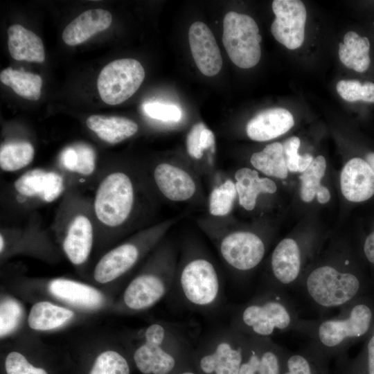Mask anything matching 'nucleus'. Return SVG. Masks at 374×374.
Returning a JSON list of instances; mask_svg holds the SVG:
<instances>
[{"instance_id":"nucleus-34","label":"nucleus","mask_w":374,"mask_h":374,"mask_svg":"<svg viewBox=\"0 0 374 374\" xmlns=\"http://www.w3.org/2000/svg\"><path fill=\"white\" fill-rule=\"evenodd\" d=\"M238 197L235 181L227 179L215 186L208 199L209 215L213 217H225L229 215Z\"/></svg>"},{"instance_id":"nucleus-3","label":"nucleus","mask_w":374,"mask_h":374,"mask_svg":"<svg viewBox=\"0 0 374 374\" xmlns=\"http://www.w3.org/2000/svg\"><path fill=\"white\" fill-rule=\"evenodd\" d=\"M50 232L64 255L75 267L84 266L96 243L91 197L72 188L60 199Z\"/></svg>"},{"instance_id":"nucleus-39","label":"nucleus","mask_w":374,"mask_h":374,"mask_svg":"<svg viewBox=\"0 0 374 374\" xmlns=\"http://www.w3.org/2000/svg\"><path fill=\"white\" fill-rule=\"evenodd\" d=\"M7 374H48L42 368L31 364L26 357L17 351L9 353L5 359Z\"/></svg>"},{"instance_id":"nucleus-23","label":"nucleus","mask_w":374,"mask_h":374,"mask_svg":"<svg viewBox=\"0 0 374 374\" xmlns=\"http://www.w3.org/2000/svg\"><path fill=\"white\" fill-rule=\"evenodd\" d=\"M112 21V15L107 10L100 8L88 10L66 26L62 39L69 46L82 44L93 35L108 28Z\"/></svg>"},{"instance_id":"nucleus-25","label":"nucleus","mask_w":374,"mask_h":374,"mask_svg":"<svg viewBox=\"0 0 374 374\" xmlns=\"http://www.w3.org/2000/svg\"><path fill=\"white\" fill-rule=\"evenodd\" d=\"M86 125L100 140L111 145L132 137L139 130L132 120L116 116L91 115L87 118Z\"/></svg>"},{"instance_id":"nucleus-10","label":"nucleus","mask_w":374,"mask_h":374,"mask_svg":"<svg viewBox=\"0 0 374 374\" xmlns=\"http://www.w3.org/2000/svg\"><path fill=\"white\" fill-rule=\"evenodd\" d=\"M57 247L52 235L44 229L37 211L18 221L1 224V259L17 253H27L46 260H54L58 256Z\"/></svg>"},{"instance_id":"nucleus-27","label":"nucleus","mask_w":374,"mask_h":374,"mask_svg":"<svg viewBox=\"0 0 374 374\" xmlns=\"http://www.w3.org/2000/svg\"><path fill=\"white\" fill-rule=\"evenodd\" d=\"M8 46L11 57L16 60L43 62L44 47L39 36L19 24L8 29Z\"/></svg>"},{"instance_id":"nucleus-4","label":"nucleus","mask_w":374,"mask_h":374,"mask_svg":"<svg viewBox=\"0 0 374 374\" xmlns=\"http://www.w3.org/2000/svg\"><path fill=\"white\" fill-rule=\"evenodd\" d=\"M134 344L133 360L143 374H172L179 361L193 356L192 337L180 326L154 321L140 330Z\"/></svg>"},{"instance_id":"nucleus-26","label":"nucleus","mask_w":374,"mask_h":374,"mask_svg":"<svg viewBox=\"0 0 374 374\" xmlns=\"http://www.w3.org/2000/svg\"><path fill=\"white\" fill-rule=\"evenodd\" d=\"M234 178L238 202L247 211L255 208L260 194H273L277 190L273 180L268 177H260L256 170L240 168L236 170Z\"/></svg>"},{"instance_id":"nucleus-47","label":"nucleus","mask_w":374,"mask_h":374,"mask_svg":"<svg viewBox=\"0 0 374 374\" xmlns=\"http://www.w3.org/2000/svg\"><path fill=\"white\" fill-rule=\"evenodd\" d=\"M348 50L343 42L339 44V56L341 62L344 63L347 57Z\"/></svg>"},{"instance_id":"nucleus-29","label":"nucleus","mask_w":374,"mask_h":374,"mask_svg":"<svg viewBox=\"0 0 374 374\" xmlns=\"http://www.w3.org/2000/svg\"><path fill=\"white\" fill-rule=\"evenodd\" d=\"M74 312L46 301L35 303L28 317V326L35 330L48 331L60 328L74 317Z\"/></svg>"},{"instance_id":"nucleus-30","label":"nucleus","mask_w":374,"mask_h":374,"mask_svg":"<svg viewBox=\"0 0 374 374\" xmlns=\"http://www.w3.org/2000/svg\"><path fill=\"white\" fill-rule=\"evenodd\" d=\"M35 150L33 145L26 140H7L0 148L1 172L12 173L24 170L33 161Z\"/></svg>"},{"instance_id":"nucleus-33","label":"nucleus","mask_w":374,"mask_h":374,"mask_svg":"<svg viewBox=\"0 0 374 374\" xmlns=\"http://www.w3.org/2000/svg\"><path fill=\"white\" fill-rule=\"evenodd\" d=\"M250 162L256 170L269 177L285 179L287 176L283 145L278 142L270 143L261 151L254 152Z\"/></svg>"},{"instance_id":"nucleus-21","label":"nucleus","mask_w":374,"mask_h":374,"mask_svg":"<svg viewBox=\"0 0 374 374\" xmlns=\"http://www.w3.org/2000/svg\"><path fill=\"white\" fill-rule=\"evenodd\" d=\"M294 124V117L288 110L270 108L253 117L247 124L246 132L253 141H267L284 134Z\"/></svg>"},{"instance_id":"nucleus-15","label":"nucleus","mask_w":374,"mask_h":374,"mask_svg":"<svg viewBox=\"0 0 374 374\" xmlns=\"http://www.w3.org/2000/svg\"><path fill=\"white\" fill-rule=\"evenodd\" d=\"M306 285L310 296L324 307H336L347 303L359 288V281L354 274L339 272L330 266L313 270Z\"/></svg>"},{"instance_id":"nucleus-48","label":"nucleus","mask_w":374,"mask_h":374,"mask_svg":"<svg viewBox=\"0 0 374 374\" xmlns=\"http://www.w3.org/2000/svg\"><path fill=\"white\" fill-rule=\"evenodd\" d=\"M172 374H198L194 371H192L190 370H185L184 371H180V372H178V373H172Z\"/></svg>"},{"instance_id":"nucleus-40","label":"nucleus","mask_w":374,"mask_h":374,"mask_svg":"<svg viewBox=\"0 0 374 374\" xmlns=\"http://www.w3.org/2000/svg\"><path fill=\"white\" fill-rule=\"evenodd\" d=\"M337 91L345 100L355 102L362 100V84L357 80H342L337 84Z\"/></svg>"},{"instance_id":"nucleus-18","label":"nucleus","mask_w":374,"mask_h":374,"mask_svg":"<svg viewBox=\"0 0 374 374\" xmlns=\"http://www.w3.org/2000/svg\"><path fill=\"white\" fill-rule=\"evenodd\" d=\"M371 319V309L364 304L357 305L348 319L322 323L319 329V339L326 346H336L347 338L364 335L369 329Z\"/></svg>"},{"instance_id":"nucleus-28","label":"nucleus","mask_w":374,"mask_h":374,"mask_svg":"<svg viewBox=\"0 0 374 374\" xmlns=\"http://www.w3.org/2000/svg\"><path fill=\"white\" fill-rule=\"evenodd\" d=\"M301 267L299 247L291 238L282 240L275 247L271 258V267L274 277L283 284L293 282Z\"/></svg>"},{"instance_id":"nucleus-46","label":"nucleus","mask_w":374,"mask_h":374,"mask_svg":"<svg viewBox=\"0 0 374 374\" xmlns=\"http://www.w3.org/2000/svg\"><path fill=\"white\" fill-rule=\"evenodd\" d=\"M368 373L374 374V335L368 344Z\"/></svg>"},{"instance_id":"nucleus-31","label":"nucleus","mask_w":374,"mask_h":374,"mask_svg":"<svg viewBox=\"0 0 374 374\" xmlns=\"http://www.w3.org/2000/svg\"><path fill=\"white\" fill-rule=\"evenodd\" d=\"M326 169V159L319 155L313 159L310 166L299 176L301 181V197L303 201L310 202L315 195L321 204L327 203L330 200V193L328 189L321 184Z\"/></svg>"},{"instance_id":"nucleus-9","label":"nucleus","mask_w":374,"mask_h":374,"mask_svg":"<svg viewBox=\"0 0 374 374\" xmlns=\"http://www.w3.org/2000/svg\"><path fill=\"white\" fill-rule=\"evenodd\" d=\"M247 337L231 326L213 329L198 340L193 357L202 374H238Z\"/></svg>"},{"instance_id":"nucleus-14","label":"nucleus","mask_w":374,"mask_h":374,"mask_svg":"<svg viewBox=\"0 0 374 374\" xmlns=\"http://www.w3.org/2000/svg\"><path fill=\"white\" fill-rule=\"evenodd\" d=\"M145 170L150 183L159 199L173 203H186L199 194V185L193 169L162 161Z\"/></svg>"},{"instance_id":"nucleus-44","label":"nucleus","mask_w":374,"mask_h":374,"mask_svg":"<svg viewBox=\"0 0 374 374\" xmlns=\"http://www.w3.org/2000/svg\"><path fill=\"white\" fill-rule=\"evenodd\" d=\"M364 252L366 259L374 265V230L366 238L364 243Z\"/></svg>"},{"instance_id":"nucleus-32","label":"nucleus","mask_w":374,"mask_h":374,"mask_svg":"<svg viewBox=\"0 0 374 374\" xmlns=\"http://www.w3.org/2000/svg\"><path fill=\"white\" fill-rule=\"evenodd\" d=\"M0 80L22 98L30 100L40 98L42 80L37 74L8 67L1 71Z\"/></svg>"},{"instance_id":"nucleus-16","label":"nucleus","mask_w":374,"mask_h":374,"mask_svg":"<svg viewBox=\"0 0 374 374\" xmlns=\"http://www.w3.org/2000/svg\"><path fill=\"white\" fill-rule=\"evenodd\" d=\"M276 16L271 25L274 38L288 49L299 48L305 39L306 9L300 0H274L271 4Z\"/></svg>"},{"instance_id":"nucleus-6","label":"nucleus","mask_w":374,"mask_h":374,"mask_svg":"<svg viewBox=\"0 0 374 374\" xmlns=\"http://www.w3.org/2000/svg\"><path fill=\"white\" fill-rule=\"evenodd\" d=\"M76 188L55 167L24 170L3 187L1 208L8 222L21 220L41 207L56 202L67 190Z\"/></svg>"},{"instance_id":"nucleus-42","label":"nucleus","mask_w":374,"mask_h":374,"mask_svg":"<svg viewBox=\"0 0 374 374\" xmlns=\"http://www.w3.org/2000/svg\"><path fill=\"white\" fill-rule=\"evenodd\" d=\"M288 372L285 374H312L308 361L302 356L295 355L287 362Z\"/></svg>"},{"instance_id":"nucleus-45","label":"nucleus","mask_w":374,"mask_h":374,"mask_svg":"<svg viewBox=\"0 0 374 374\" xmlns=\"http://www.w3.org/2000/svg\"><path fill=\"white\" fill-rule=\"evenodd\" d=\"M362 100L367 103H374V83L366 82L362 84Z\"/></svg>"},{"instance_id":"nucleus-1","label":"nucleus","mask_w":374,"mask_h":374,"mask_svg":"<svg viewBox=\"0 0 374 374\" xmlns=\"http://www.w3.org/2000/svg\"><path fill=\"white\" fill-rule=\"evenodd\" d=\"M145 169L114 166L101 171L91 197L99 249L144 229L158 206Z\"/></svg>"},{"instance_id":"nucleus-5","label":"nucleus","mask_w":374,"mask_h":374,"mask_svg":"<svg viewBox=\"0 0 374 374\" xmlns=\"http://www.w3.org/2000/svg\"><path fill=\"white\" fill-rule=\"evenodd\" d=\"M178 258L177 244L166 236L148 255L140 271L126 286L121 301V310L127 312L143 311L170 294Z\"/></svg>"},{"instance_id":"nucleus-22","label":"nucleus","mask_w":374,"mask_h":374,"mask_svg":"<svg viewBox=\"0 0 374 374\" xmlns=\"http://www.w3.org/2000/svg\"><path fill=\"white\" fill-rule=\"evenodd\" d=\"M48 290L58 299L83 308H97L104 302V296L99 290L71 279L54 278L48 282Z\"/></svg>"},{"instance_id":"nucleus-20","label":"nucleus","mask_w":374,"mask_h":374,"mask_svg":"<svg viewBox=\"0 0 374 374\" xmlns=\"http://www.w3.org/2000/svg\"><path fill=\"white\" fill-rule=\"evenodd\" d=\"M340 184L343 195L351 202H366L374 195V172L362 158L353 157L345 164Z\"/></svg>"},{"instance_id":"nucleus-43","label":"nucleus","mask_w":374,"mask_h":374,"mask_svg":"<svg viewBox=\"0 0 374 374\" xmlns=\"http://www.w3.org/2000/svg\"><path fill=\"white\" fill-rule=\"evenodd\" d=\"M199 148L203 152L211 149L212 152L215 150V136L213 132L208 129L206 126L202 130L199 136Z\"/></svg>"},{"instance_id":"nucleus-19","label":"nucleus","mask_w":374,"mask_h":374,"mask_svg":"<svg viewBox=\"0 0 374 374\" xmlns=\"http://www.w3.org/2000/svg\"><path fill=\"white\" fill-rule=\"evenodd\" d=\"M188 41L192 55L199 71L206 76L217 74L222 66L219 47L211 30L203 22L191 24Z\"/></svg>"},{"instance_id":"nucleus-38","label":"nucleus","mask_w":374,"mask_h":374,"mask_svg":"<svg viewBox=\"0 0 374 374\" xmlns=\"http://www.w3.org/2000/svg\"><path fill=\"white\" fill-rule=\"evenodd\" d=\"M143 109L149 117L164 122H177L182 116L181 110L175 105L148 102L143 105Z\"/></svg>"},{"instance_id":"nucleus-17","label":"nucleus","mask_w":374,"mask_h":374,"mask_svg":"<svg viewBox=\"0 0 374 374\" xmlns=\"http://www.w3.org/2000/svg\"><path fill=\"white\" fill-rule=\"evenodd\" d=\"M66 176L76 188L91 181H96L98 168L95 150L84 143H75L60 153L55 167Z\"/></svg>"},{"instance_id":"nucleus-41","label":"nucleus","mask_w":374,"mask_h":374,"mask_svg":"<svg viewBox=\"0 0 374 374\" xmlns=\"http://www.w3.org/2000/svg\"><path fill=\"white\" fill-rule=\"evenodd\" d=\"M206 125L202 123L195 124L186 137V149L188 154L196 160H199L203 157V152L199 148V136L202 130Z\"/></svg>"},{"instance_id":"nucleus-36","label":"nucleus","mask_w":374,"mask_h":374,"mask_svg":"<svg viewBox=\"0 0 374 374\" xmlns=\"http://www.w3.org/2000/svg\"><path fill=\"white\" fill-rule=\"evenodd\" d=\"M23 315V308L18 301L3 298L0 305V337L1 339L12 333L19 326Z\"/></svg>"},{"instance_id":"nucleus-2","label":"nucleus","mask_w":374,"mask_h":374,"mask_svg":"<svg viewBox=\"0 0 374 374\" xmlns=\"http://www.w3.org/2000/svg\"><path fill=\"white\" fill-rule=\"evenodd\" d=\"M177 301L186 309L208 314L224 299L222 276L214 260L196 241L183 242L173 286Z\"/></svg>"},{"instance_id":"nucleus-12","label":"nucleus","mask_w":374,"mask_h":374,"mask_svg":"<svg viewBox=\"0 0 374 374\" xmlns=\"http://www.w3.org/2000/svg\"><path fill=\"white\" fill-rule=\"evenodd\" d=\"M291 319L280 302L264 298L252 302L236 312L230 326L245 336L267 338L276 330L287 328Z\"/></svg>"},{"instance_id":"nucleus-8","label":"nucleus","mask_w":374,"mask_h":374,"mask_svg":"<svg viewBox=\"0 0 374 374\" xmlns=\"http://www.w3.org/2000/svg\"><path fill=\"white\" fill-rule=\"evenodd\" d=\"M198 224L215 247L224 265L231 269L249 271L262 261L265 245L253 232L230 229L224 217L209 215L198 220Z\"/></svg>"},{"instance_id":"nucleus-37","label":"nucleus","mask_w":374,"mask_h":374,"mask_svg":"<svg viewBox=\"0 0 374 374\" xmlns=\"http://www.w3.org/2000/svg\"><path fill=\"white\" fill-rule=\"evenodd\" d=\"M300 143L299 137L292 136L282 144L284 159L290 172H304L314 159L310 154H299Z\"/></svg>"},{"instance_id":"nucleus-13","label":"nucleus","mask_w":374,"mask_h":374,"mask_svg":"<svg viewBox=\"0 0 374 374\" xmlns=\"http://www.w3.org/2000/svg\"><path fill=\"white\" fill-rule=\"evenodd\" d=\"M145 78L141 64L132 58L114 60L100 71L97 80L99 95L104 103L116 105L130 98Z\"/></svg>"},{"instance_id":"nucleus-35","label":"nucleus","mask_w":374,"mask_h":374,"mask_svg":"<svg viewBox=\"0 0 374 374\" xmlns=\"http://www.w3.org/2000/svg\"><path fill=\"white\" fill-rule=\"evenodd\" d=\"M127 359L119 352L109 349L96 358L89 374H130Z\"/></svg>"},{"instance_id":"nucleus-7","label":"nucleus","mask_w":374,"mask_h":374,"mask_svg":"<svg viewBox=\"0 0 374 374\" xmlns=\"http://www.w3.org/2000/svg\"><path fill=\"white\" fill-rule=\"evenodd\" d=\"M179 219L178 216L156 222L107 250L93 267V280L106 284L127 274L148 256Z\"/></svg>"},{"instance_id":"nucleus-24","label":"nucleus","mask_w":374,"mask_h":374,"mask_svg":"<svg viewBox=\"0 0 374 374\" xmlns=\"http://www.w3.org/2000/svg\"><path fill=\"white\" fill-rule=\"evenodd\" d=\"M266 339L247 337V357L244 356L238 374H279L278 357L267 346Z\"/></svg>"},{"instance_id":"nucleus-11","label":"nucleus","mask_w":374,"mask_h":374,"mask_svg":"<svg viewBox=\"0 0 374 374\" xmlns=\"http://www.w3.org/2000/svg\"><path fill=\"white\" fill-rule=\"evenodd\" d=\"M261 40L258 26L252 17L233 11L226 14L222 42L229 58L236 66L249 69L258 63Z\"/></svg>"}]
</instances>
